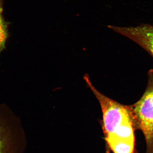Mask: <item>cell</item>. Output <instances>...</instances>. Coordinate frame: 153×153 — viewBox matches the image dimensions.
Masks as SVG:
<instances>
[{
	"mask_svg": "<svg viewBox=\"0 0 153 153\" xmlns=\"http://www.w3.org/2000/svg\"><path fill=\"white\" fill-rule=\"evenodd\" d=\"M83 79L98 100L106 140L114 153H136L134 118L129 105L113 100L97 90L88 74Z\"/></svg>",
	"mask_w": 153,
	"mask_h": 153,
	"instance_id": "1",
	"label": "cell"
},
{
	"mask_svg": "<svg viewBox=\"0 0 153 153\" xmlns=\"http://www.w3.org/2000/svg\"><path fill=\"white\" fill-rule=\"evenodd\" d=\"M3 0H0V52L4 47L7 38V27L3 16Z\"/></svg>",
	"mask_w": 153,
	"mask_h": 153,
	"instance_id": "4",
	"label": "cell"
},
{
	"mask_svg": "<svg viewBox=\"0 0 153 153\" xmlns=\"http://www.w3.org/2000/svg\"><path fill=\"white\" fill-rule=\"evenodd\" d=\"M108 27L136 43L153 57V25L143 24L135 27L109 25Z\"/></svg>",
	"mask_w": 153,
	"mask_h": 153,
	"instance_id": "3",
	"label": "cell"
},
{
	"mask_svg": "<svg viewBox=\"0 0 153 153\" xmlns=\"http://www.w3.org/2000/svg\"><path fill=\"white\" fill-rule=\"evenodd\" d=\"M146 89L141 98L130 105L135 127L142 132L146 140V153H153V69L148 74Z\"/></svg>",
	"mask_w": 153,
	"mask_h": 153,
	"instance_id": "2",
	"label": "cell"
},
{
	"mask_svg": "<svg viewBox=\"0 0 153 153\" xmlns=\"http://www.w3.org/2000/svg\"><path fill=\"white\" fill-rule=\"evenodd\" d=\"M0 153H4V143L0 128Z\"/></svg>",
	"mask_w": 153,
	"mask_h": 153,
	"instance_id": "5",
	"label": "cell"
}]
</instances>
